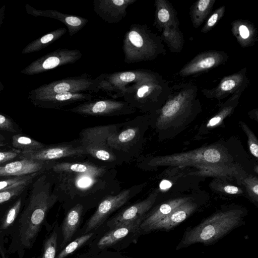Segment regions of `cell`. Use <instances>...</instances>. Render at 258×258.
<instances>
[{
	"label": "cell",
	"instance_id": "1",
	"mask_svg": "<svg viewBox=\"0 0 258 258\" xmlns=\"http://www.w3.org/2000/svg\"><path fill=\"white\" fill-rule=\"evenodd\" d=\"M57 201L66 204L85 205L97 203L118 194L120 183L116 165L90 160L79 162L56 161L47 171Z\"/></svg>",
	"mask_w": 258,
	"mask_h": 258
},
{
	"label": "cell",
	"instance_id": "2",
	"mask_svg": "<svg viewBox=\"0 0 258 258\" xmlns=\"http://www.w3.org/2000/svg\"><path fill=\"white\" fill-rule=\"evenodd\" d=\"M246 215V211L242 208H222L198 224L186 227L175 250L197 243L213 244L233 230L245 225Z\"/></svg>",
	"mask_w": 258,
	"mask_h": 258
},
{
	"label": "cell",
	"instance_id": "3",
	"mask_svg": "<svg viewBox=\"0 0 258 258\" xmlns=\"http://www.w3.org/2000/svg\"><path fill=\"white\" fill-rule=\"evenodd\" d=\"M32 187L28 205L20 219V241L27 247L31 245L38 233L48 210L57 201L48 174L41 175Z\"/></svg>",
	"mask_w": 258,
	"mask_h": 258
},
{
	"label": "cell",
	"instance_id": "4",
	"mask_svg": "<svg viewBox=\"0 0 258 258\" xmlns=\"http://www.w3.org/2000/svg\"><path fill=\"white\" fill-rule=\"evenodd\" d=\"M124 61L133 63L151 60L163 52L159 37L145 25L133 24L122 40Z\"/></svg>",
	"mask_w": 258,
	"mask_h": 258
},
{
	"label": "cell",
	"instance_id": "5",
	"mask_svg": "<svg viewBox=\"0 0 258 258\" xmlns=\"http://www.w3.org/2000/svg\"><path fill=\"white\" fill-rule=\"evenodd\" d=\"M170 91L171 88L159 76L128 86L121 97L134 108L148 111L168 98Z\"/></svg>",
	"mask_w": 258,
	"mask_h": 258
},
{
	"label": "cell",
	"instance_id": "6",
	"mask_svg": "<svg viewBox=\"0 0 258 258\" xmlns=\"http://www.w3.org/2000/svg\"><path fill=\"white\" fill-rule=\"evenodd\" d=\"M104 73L93 78L87 73L68 77L44 84L29 92L28 96H37L61 93H95L99 91Z\"/></svg>",
	"mask_w": 258,
	"mask_h": 258
},
{
	"label": "cell",
	"instance_id": "7",
	"mask_svg": "<svg viewBox=\"0 0 258 258\" xmlns=\"http://www.w3.org/2000/svg\"><path fill=\"white\" fill-rule=\"evenodd\" d=\"M141 117L123 122L107 139V144L123 163L131 160L142 136Z\"/></svg>",
	"mask_w": 258,
	"mask_h": 258
},
{
	"label": "cell",
	"instance_id": "8",
	"mask_svg": "<svg viewBox=\"0 0 258 258\" xmlns=\"http://www.w3.org/2000/svg\"><path fill=\"white\" fill-rule=\"evenodd\" d=\"M158 76L157 73L143 69L104 73L99 91H104L112 99H116L121 98L124 89L132 84Z\"/></svg>",
	"mask_w": 258,
	"mask_h": 258
},
{
	"label": "cell",
	"instance_id": "9",
	"mask_svg": "<svg viewBox=\"0 0 258 258\" xmlns=\"http://www.w3.org/2000/svg\"><path fill=\"white\" fill-rule=\"evenodd\" d=\"M67 111L86 116H113L132 114L136 109L124 101L93 99L78 104Z\"/></svg>",
	"mask_w": 258,
	"mask_h": 258
},
{
	"label": "cell",
	"instance_id": "10",
	"mask_svg": "<svg viewBox=\"0 0 258 258\" xmlns=\"http://www.w3.org/2000/svg\"><path fill=\"white\" fill-rule=\"evenodd\" d=\"M142 188L143 184L136 185L122 190L117 194L110 195L103 199L88 220L85 234L99 227L111 213L136 196Z\"/></svg>",
	"mask_w": 258,
	"mask_h": 258
},
{
	"label": "cell",
	"instance_id": "11",
	"mask_svg": "<svg viewBox=\"0 0 258 258\" xmlns=\"http://www.w3.org/2000/svg\"><path fill=\"white\" fill-rule=\"evenodd\" d=\"M87 156L79 139L51 145H45L37 150L21 153L20 158L38 161H57L69 157Z\"/></svg>",
	"mask_w": 258,
	"mask_h": 258
},
{
	"label": "cell",
	"instance_id": "12",
	"mask_svg": "<svg viewBox=\"0 0 258 258\" xmlns=\"http://www.w3.org/2000/svg\"><path fill=\"white\" fill-rule=\"evenodd\" d=\"M82 56L81 52L78 49L59 48L33 61L20 73L28 75L38 74L60 66L75 63Z\"/></svg>",
	"mask_w": 258,
	"mask_h": 258
},
{
	"label": "cell",
	"instance_id": "13",
	"mask_svg": "<svg viewBox=\"0 0 258 258\" xmlns=\"http://www.w3.org/2000/svg\"><path fill=\"white\" fill-rule=\"evenodd\" d=\"M35 106L48 109H60L79 103L94 99L93 94L89 93H61L49 95L28 96Z\"/></svg>",
	"mask_w": 258,
	"mask_h": 258
},
{
	"label": "cell",
	"instance_id": "14",
	"mask_svg": "<svg viewBox=\"0 0 258 258\" xmlns=\"http://www.w3.org/2000/svg\"><path fill=\"white\" fill-rule=\"evenodd\" d=\"M57 161H38L28 158L0 165V176H21L49 171Z\"/></svg>",
	"mask_w": 258,
	"mask_h": 258
},
{
	"label": "cell",
	"instance_id": "15",
	"mask_svg": "<svg viewBox=\"0 0 258 258\" xmlns=\"http://www.w3.org/2000/svg\"><path fill=\"white\" fill-rule=\"evenodd\" d=\"M137 0H94L93 10L108 24L120 22L126 15L127 8Z\"/></svg>",
	"mask_w": 258,
	"mask_h": 258
},
{
	"label": "cell",
	"instance_id": "16",
	"mask_svg": "<svg viewBox=\"0 0 258 258\" xmlns=\"http://www.w3.org/2000/svg\"><path fill=\"white\" fill-rule=\"evenodd\" d=\"M157 194L153 193L146 199L124 209L108 221L109 226H115L132 222H142L155 204Z\"/></svg>",
	"mask_w": 258,
	"mask_h": 258
},
{
	"label": "cell",
	"instance_id": "17",
	"mask_svg": "<svg viewBox=\"0 0 258 258\" xmlns=\"http://www.w3.org/2000/svg\"><path fill=\"white\" fill-rule=\"evenodd\" d=\"M197 89L184 85L181 89H178L177 92L166 103L162 108L160 115L157 119L159 124L163 120H169L183 111L195 97Z\"/></svg>",
	"mask_w": 258,
	"mask_h": 258
},
{
	"label": "cell",
	"instance_id": "18",
	"mask_svg": "<svg viewBox=\"0 0 258 258\" xmlns=\"http://www.w3.org/2000/svg\"><path fill=\"white\" fill-rule=\"evenodd\" d=\"M199 207V204L190 199L156 223L149 229L148 233L154 231H169L190 217Z\"/></svg>",
	"mask_w": 258,
	"mask_h": 258
},
{
	"label": "cell",
	"instance_id": "19",
	"mask_svg": "<svg viewBox=\"0 0 258 258\" xmlns=\"http://www.w3.org/2000/svg\"><path fill=\"white\" fill-rule=\"evenodd\" d=\"M227 54L220 51H210L197 56L180 71L182 77L198 74L200 72L216 67L226 61Z\"/></svg>",
	"mask_w": 258,
	"mask_h": 258
},
{
	"label": "cell",
	"instance_id": "20",
	"mask_svg": "<svg viewBox=\"0 0 258 258\" xmlns=\"http://www.w3.org/2000/svg\"><path fill=\"white\" fill-rule=\"evenodd\" d=\"M191 199L182 197L168 200L150 210L147 213L142 221L139 228L141 233H148L149 229L160 220L167 216L175 208Z\"/></svg>",
	"mask_w": 258,
	"mask_h": 258
},
{
	"label": "cell",
	"instance_id": "21",
	"mask_svg": "<svg viewBox=\"0 0 258 258\" xmlns=\"http://www.w3.org/2000/svg\"><path fill=\"white\" fill-rule=\"evenodd\" d=\"M28 13L34 16H40L53 18L64 24L68 30L69 35L72 37L81 30L88 22V20L78 16L62 13L56 10H37L28 6Z\"/></svg>",
	"mask_w": 258,
	"mask_h": 258
},
{
	"label": "cell",
	"instance_id": "22",
	"mask_svg": "<svg viewBox=\"0 0 258 258\" xmlns=\"http://www.w3.org/2000/svg\"><path fill=\"white\" fill-rule=\"evenodd\" d=\"M123 124V122H121L84 128L80 132L79 139L82 146L107 144L108 138Z\"/></svg>",
	"mask_w": 258,
	"mask_h": 258
},
{
	"label": "cell",
	"instance_id": "23",
	"mask_svg": "<svg viewBox=\"0 0 258 258\" xmlns=\"http://www.w3.org/2000/svg\"><path fill=\"white\" fill-rule=\"evenodd\" d=\"M246 84V76L244 72H240L224 78L220 84L214 89L205 90V95L215 98H223L231 93H235L238 89L242 88V85Z\"/></svg>",
	"mask_w": 258,
	"mask_h": 258
},
{
	"label": "cell",
	"instance_id": "24",
	"mask_svg": "<svg viewBox=\"0 0 258 258\" xmlns=\"http://www.w3.org/2000/svg\"><path fill=\"white\" fill-rule=\"evenodd\" d=\"M84 209V206L78 204L70 208L66 214L62 226L63 240L60 244L61 248L72 239L77 231Z\"/></svg>",
	"mask_w": 258,
	"mask_h": 258
},
{
	"label": "cell",
	"instance_id": "25",
	"mask_svg": "<svg viewBox=\"0 0 258 258\" xmlns=\"http://www.w3.org/2000/svg\"><path fill=\"white\" fill-rule=\"evenodd\" d=\"M141 222H132L115 226L104 235L99 241L97 245L100 248L109 247L123 239L132 231H139Z\"/></svg>",
	"mask_w": 258,
	"mask_h": 258
},
{
	"label": "cell",
	"instance_id": "26",
	"mask_svg": "<svg viewBox=\"0 0 258 258\" xmlns=\"http://www.w3.org/2000/svg\"><path fill=\"white\" fill-rule=\"evenodd\" d=\"M66 32V28L60 27L55 29L28 44L23 49L22 53L26 54L38 51L57 40Z\"/></svg>",
	"mask_w": 258,
	"mask_h": 258
},
{
	"label": "cell",
	"instance_id": "27",
	"mask_svg": "<svg viewBox=\"0 0 258 258\" xmlns=\"http://www.w3.org/2000/svg\"><path fill=\"white\" fill-rule=\"evenodd\" d=\"M13 148L23 152H28L37 150L45 145L25 135L17 134L13 136L12 139Z\"/></svg>",
	"mask_w": 258,
	"mask_h": 258
},
{
	"label": "cell",
	"instance_id": "28",
	"mask_svg": "<svg viewBox=\"0 0 258 258\" xmlns=\"http://www.w3.org/2000/svg\"><path fill=\"white\" fill-rule=\"evenodd\" d=\"M213 0H200L194 6L192 12L193 25L199 26L207 17L214 5Z\"/></svg>",
	"mask_w": 258,
	"mask_h": 258
},
{
	"label": "cell",
	"instance_id": "29",
	"mask_svg": "<svg viewBox=\"0 0 258 258\" xmlns=\"http://www.w3.org/2000/svg\"><path fill=\"white\" fill-rule=\"evenodd\" d=\"M40 174L41 173H35L21 176H13L1 180H0V191L21 185H28L37 175Z\"/></svg>",
	"mask_w": 258,
	"mask_h": 258
},
{
	"label": "cell",
	"instance_id": "30",
	"mask_svg": "<svg viewBox=\"0 0 258 258\" xmlns=\"http://www.w3.org/2000/svg\"><path fill=\"white\" fill-rule=\"evenodd\" d=\"M156 24L161 27L166 26V28H169L170 26H173V16H172L169 8L163 7L162 1H156Z\"/></svg>",
	"mask_w": 258,
	"mask_h": 258
},
{
	"label": "cell",
	"instance_id": "31",
	"mask_svg": "<svg viewBox=\"0 0 258 258\" xmlns=\"http://www.w3.org/2000/svg\"><path fill=\"white\" fill-rule=\"evenodd\" d=\"M93 232L86 233L85 234L78 237L75 240L67 245L60 251L56 258H64L69 254L72 253L76 249L86 242L93 235Z\"/></svg>",
	"mask_w": 258,
	"mask_h": 258
},
{
	"label": "cell",
	"instance_id": "32",
	"mask_svg": "<svg viewBox=\"0 0 258 258\" xmlns=\"http://www.w3.org/2000/svg\"><path fill=\"white\" fill-rule=\"evenodd\" d=\"M21 205L22 199L20 198L9 209L2 223V229L8 228L14 223L19 213Z\"/></svg>",
	"mask_w": 258,
	"mask_h": 258
},
{
	"label": "cell",
	"instance_id": "33",
	"mask_svg": "<svg viewBox=\"0 0 258 258\" xmlns=\"http://www.w3.org/2000/svg\"><path fill=\"white\" fill-rule=\"evenodd\" d=\"M57 233L54 232L45 242L42 258H55L57 246Z\"/></svg>",
	"mask_w": 258,
	"mask_h": 258
},
{
	"label": "cell",
	"instance_id": "34",
	"mask_svg": "<svg viewBox=\"0 0 258 258\" xmlns=\"http://www.w3.org/2000/svg\"><path fill=\"white\" fill-rule=\"evenodd\" d=\"M27 185H21L0 191V204L6 202L21 194Z\"/></svg>",
	"mask_w": 258,
	"mask_h": 258
},
{
	"label": "cell",
	"instance_id": "35",
	"mask_svg": "<svg viewBox=\"0 0 258 258\" xmlns=\"http://www.w3.org/2000/svg\"><path fill=\"white\" fill-rule=\"evenodd\" d=\"M224 12V7H222L212 14L203 27L202 32L205 33L210 30L216 24L218 20L222 17Z\"/></svg>",
	"mask_w": 258,
	"mask_h": 258
},
{
	"label": "cell",
	"instance_id": "36",
	"mask_svg": "<svg viewBox=\"0 0 258 258\" xmlns=\"http://www.w3.org/2000/svg\"><path fill=\"white\" fill-rule=\"evenodd\" d=\"M203 157L208 163H215L220 161L221 154L217 149L210 148L204 152Z\"/></svg>",
	"mask_w": 258,
	"mask_h": 258
},
{
	"label": "cell",
	"instance_id": "37",
	"mask_svg": "<svg viewBox=\"0 0 258 258\" xmlns=\"http://www.w3.org/2000/svg\"><path fill=\"white\" fill-rule=\"evenodd\" d=\"M233 106H228L224 108L220 112L212 118L207 124V126H213L219 124L232 111Z\"/></svg>",
	"mask_w": 258,
	"mask_h": 258
},
{
	"label": "cell",
	"instance_id": "38",
	"mask_svg": "<svg viewBox=\"0 0 258 258\" xmlns=\"http://www.w3.org/2000/svg\"><path fill=\"white\" fill-rule=\"evenodd\" d=\"M21 152L17 150L0 151V165L9 162L18 156Z\"/></svg>",
	"mask_w": 258,
	"mask_h": 258
},
{
	"label": "cell",
	"instance_id": "39",
	"mask_svg": "<svg viewBox=\"0 0 258 258\" xmlns=\"http://www.w3.org/2000/svg\"><path fill=\"white\" fill-rule=\"evenodd\" d=\"M0 130L12 133L17 132L14 122L9 117L0 114Z\"/></svg>",
	"mask_w": 258,
	"mask_h": 258
},
{
	"label": "cell",
	"instance_id": "40",
	"mask_svg": "<svg viewBox=\"0 0 258 258\" xmlns=\"http://www.w3.org/2000/svg\"><path fill=\"white\" fill-rule=\"evenodd\" d=\"M244 130L248 136L249 150L252 155L257 158L258 157V145L256 139L248 129L246 130L244 127Z\"/></svg>",
	"mask_w": 258,
	"mask_h": 258
},
{
	"label": "cell",
	"instance_id": "41",
	"mask_svg": "<svg viewBox=\"0 0 258 258\" xmlns=\"http://www.w3.org/2000/svg\"><path fill=\"white\" fill-rule=\"evenodd\" d=\"M238 33L240 37L245 40L250 36V31L248 27L245 25H240L238 27Z\"/></svg>",
	"mask_w": 258,
	"mask_h": 258
},
{
	"label": "cell",
	"instance_id": "42",
	"mask_svg": "<svg viewBox=\"0 0 258 258\" xmlns=\"http://www.w3.org/2000/svg\"><path fill=\"white\" fill-rule=\"evenodd\" d=\"M252 184H249L248 187L249 188L250 191H251L253 194L252 195H254V197L256 201H257V195H258V185L257 180L253 182V181H252Z\"/></svg>",
	"mask_w": 258,
	"mask_h": 258
},
{
	"label": "cell",
	"instance_id": "43",
	"mask_svg": "<svg viewBox=\"0 0 258 258\" xmlns=\"http://www.w3.org/2000/svg\"><path fill=\"white\" fill-rule=\"evenodd\" d=\"M224 191L229 194H236L239 191V188L233 185H226L224 187Z\"/></svg>",
	"mask_w": 258,
	"mask_h": 258
},
{
	"label": "cell",
	"instance_id": "44",
	"mask_svg": "<svg viewBox=\"0 0 258 258\" xmlns=\"http://www.w3.org/2000/svg\"><path fill=\"white\" fill-rule=\"evenodd\" d=\"M172 185L171 183L167 180H163L159 184L160 188L162 190H166L169 188Z\"/></svg>",
	"mask_w": 258,
	"mask_h": 258
},
{
	"label": "cell",
	"instance_id": "45",
	"mask_svg": "<svg viewBox=\"0 0 258 258\" xmlns=\"http://www.w3.org/2000/svg\"><path fill=\"white\" fill-rule=\"evenodd\" d=\"M7 145L5 137L2 135L0 134V147L5 146Z\"/></svg>",
	"mask_w": 258,
	"mask_h": 258
},
{
	"label": "cell",
	"instance_id": "46",
	"mask_svg": "<svg viewBox=\"0 0 258 258\" xmlns=\"http://www.w3.org/2000/svg\"><path fill=\"white\" fill-rule=\"evenodd\" d=\"M4 85L2 83V82H0V92L3 90H4Z\"/></svg>",
	"mask_w": 258,
	"mask_h": 258
}]
</instances>
